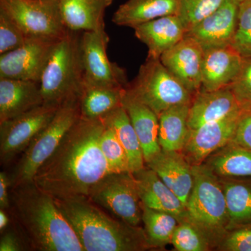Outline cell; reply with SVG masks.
<instances>
[{
    "instance_id": "25",
    "label": "cell",
    "mask_w": 251,
    "mask_h": 251,
    "mask_svg": "<svg viewBox=\"0 0 251 251\" xmlns=\"http://www.w3.org/2000/svg\"><path fill=\"white\" fill-rule=\"evenodd\" d=\"M125 87L94 85L83 80L80 95V116L100 119L122 105Z\"/></svg>"
},
{
    "instance_id": "15",
    "label": "cell",
    "mask_w": 251,
    "mask_h": 251,
    "mask_svg": "<svg viewBox=\"0 0 251 251\" xmlns=\"http://www.w3.org/2000/svg\"><path fill=\"white\" fill-rule=\"evenodd\" d=\"M239 6L234 0H225L216 11L186 31L185 36L196 39L204 50L231 45L237 27Z\"/></svg>"
},
{
    "instance_id": "35",
    "label": "cell",
    "mask_w": 251,
    "mask_h": 251,
    "mask_svg": "<svg viewBox=\"0 0 251 251\" xmlns=\"http://www.w3.org/2000/svg\"><path fill=\"white\" fill-rule=\"evenodd\" d=\"M27 38L10 16L0 10V54L22 46Z\"/></svg>"
},
{
    "instance_id": "6",
    "label": "cell",
    "mask_w": 251,
    "mask_h": 251,
    "mask_svg": "<svg viewBox=\"0 0 251 251\" xmlns=\"http://www.w3.org/2000/svg\"><path fill=\"white\" fill-rule=\"evenodd\" d=\"M79 96L59 105L50 122L31 140L9 176L11 188L33 182L38 170L54 153L62 138L80 118Z\"/></svg>"
},
{
    "instance_id": "24",
    "label": "cell",
    "mask_w": 251,
    "mask_h": 251,
    "mask_svg": "<svg viewBox=\"0 0 251 251\" xmlns=\"http://www.w3.org/2000/svg\"><path fill=\"white\" fill-rule=\"evenodd\" d=\"M179 0H127L120 5L112 16L119 26L135 27L171 15H179Z\"/></svg>"
},
{
    "instance_id": "40",
    "label": "cell",
    "mask_w": 251,
    "mask_h": 251,
    "mask_svg": "<svg viewBox=\"0 0 251 251\" xmlns=\"http://www.w3.org/2000/svg\"><path fill=\"white\" fill-rule=\"evenodd\" d=\"M11 188L9 176L5 172L0 173V209H9L11 206L9 189Z\"/></svg>"
},
{
    "instance_id": "5",
    "label": "cell",
    "mask_w": 251,
    "mask_h": 251,
    "mask_svg": "<svg viewBox=\"0 0 251 251\" xmlns=\"http://www.w3.org/2000/svg\"><path fill=\"white\" fill-rule=\"evenodd\" d=\"M80 33L69 29L54 44L39 82L44 103L60 105L80 95L84 80Z\"/></svg>"
},
{
    "instance_id": "8",
    "label": "cell",
    "mask_w": 251,
    "mask_h": 251,
    "mask_svg": "<svg viewBox=\"0 0 251 251\" xmlns=\"http://www.w3.org/2000/svg\"><path fill=\"white\" fill-rule=\"evenodd\" d=\"M88 197L101 209L127 224L140 226L143 222V204L130 172L107 175L92 188Z\"/></svg>"
},
{
    "instance_id": "26",
    "label": "cell",
    "mask_w": 251,
    "mask_h": 251,
    "mask_svg": "<svg viewBox=\"0 0 251 251\" xmlns=\"http://www.w3.org/2000/svg\"><path fill=\"white\" fill-rule=\"evenodd\" d=\"M220 178L251 177V150L229 142L204 162Z\"/></svg>"
},
{
    "instance_id": "19",
    "label": "cell",
    "mask_w": 251,
    "mask_h": 251,
    "mask_svg": "<svg viewBox=\"0 0 251 251\" xmlns=\"http://www.w3.org/2000/svg\"><path fill=\"white\" fill-rule=\"evenodd\" d=\"M146 166L158 175L186 206L193 188L194 176L193 166L182 152L161 150Z\"/></svg>"
},
{
    "instance_id": "12",
    "label": "cell",
    "mask_w": 251,
    "mask_h": 251,
    "mask_svg": "<svg viewBox=\"0 0 251 251\" xmlns=\"http://www.w3.org/2000/svg\"><path fill=\"white\" fill-rule=\"evenodd\" d=\"M57 41L27 37L22 46L1 54L0 78L40 82L42 73Z\"/></svg>"
},
{
    "instance_id": "11",
    "label": "cell",
    "mask_w": 251,
    "mask_h": 251,
    "mask_svg": "<svg viewBox=\"0 0 251 251\" xmlns=\"http://www.w3.org/2000/svg\"><path fill=\"white\" fill-rule=\"evenodd\" d=\"M59 105L44 103L0 122V158L1 163L12 161L27 148L41 130L53 118Z\"/></svg>"
},
{
    "instance_id": "21",
    "label": "cell",
    "mask_w": 251,
    "mask_h": 251,
    "mask_svg": "<svg viewBox=\"0 0 251 251\" xmlns=\"http://www.w3.org/2000/svg\"><path fill=\"white\" fill-rule=\"evenodd\" d=\"M44 103L39 82L0 78V122Z\"/></svg>"
},
{
    "instance_id": "10",
    "label": "cell",
    "mask_w": 251,
    "mask_h": 251,
    "mask_svg": "<svg viewBox=\"0 0 251 251\" xmlns=\"http://www.w3.org/2000/svg\"><path fill=\"white\" fill-rule=\"evenodd\" d=\"M109 41L105 27L81 31L80 52L84 81L97 85L125 87L128 83L125 71L112 62L107 54Z\"/></svg>"
},
{
    "instance_id": "18",
    "label": "cell",
    "mask_w": 251,
    "mask_h": 251,
    "mask_svg": "<svg viewBox=\"0 0 251 251\" xmlns=\"http://www.w3.org/2000/svg\"><path fill=\"white\" fill-rule=\"evenodd\" d=\"M142 204L150 209L165 211L180 221L186 219L184 203L148 166L133 173Z\"/></svg>"
},
{
    "instance_id": "41",
    "label": "cell",
    "mask_w": 251,
    "mask_h": 251,
    "mask_svg": "<svg viewBox=\"0 0 251 251\" xmlns=\"http://www.w3.org/2000/svg\"><path fill=\"white\" fill-rule=\"evenodd\" d=\"M9 222V218L6 213V210L2 209H0V231L1 233L4 232L5 229L8 227Z\"/></svg>"
},
{
    "instance_id": "23",
    "label": "cell",
    "mask_w": 251,
    "mask_h": 251,
    "mask_svg": "<svg viewBox=\"0 0 251 251\" xmlns=\"http://www.w3.org/2000/svg\"><path fill=\"white\" fill-rule=\"evenodd\" d=\"M112 0H61L59 11L69 30L92 31L105 27L104 15Z\"/></svg>"
},
{
    "instance_id": "1",
    "label": "cell",
    "mask_w": 251,
    "mask_h": 251,
    "mask_svg": "<svg viewBox=\"0 0 251 251\" xmlns=\"http://www.w3.org/2000/svg\"><path fill=\"white\" fill-rule=\"evenodd\" d=\"M103 128L102 118L80 116L38 170L34 184L55 199L88 197L99 181L113 173L99 143Z\"/></svg>"
},
{
    "instance_id": "43",
    "label": "cell",
    "mask_w": 251,
    "mask_h": 251,
    "mask_svg": "<svg viewBox=\"0 0 251 251\" xmlns=\"http://www.w3.org/2000/svg\"><path fill=\"white\" fill-rule=\"evenodd\" d=\"M234 1H237V2L240 4V3L243 2V1H246V0H234Z\"/></svg>"
},
{
    "instance_id": "30",
    "label": "cell",
    "mask_w": 251,
    "mask_h": 251,
    "mask_svg": "<svg viewBox=\"0 0 251 251\" xmlns=\"http://www.w3.org/2000/svg\"><path fill=\"white\" fill-rule=\"evenodd\" d=\"M142 221L152 249H161L171 244L173 234L179 224L178 219L169 213L150 209L143 204Z\"/></svg>"
},
{
    "instance_id": "34",
    "label": "cell",
    "mask_w": 251,
    "mask_h": 251,
    "mask_svg": "<svg viewBox=\"0 0 251 251\" xmlns=\"http://www.w3.org/2000/svg\"><path fill=\"white\" fill-rule=\"evenodd\" d=\"M232 47L243 58L251 57V0L240 3Z\"/></svg>"
},
{
    "instance_id": "17",
    "label": "cell",
    "mask_w": 251,
    "mask_h": 251,
    "mask_svg": "<svg viewBox=\"0 0 251 251\" xmlns=\"http://www.w3.org/2000/svg\"><path fill=\"white\" fill-rule=\"evenodd\" d=\"M239 103L230 87L206 91L201 89L193 96L190 105L188 125L190 130L216 121L239 110Z\"/></svg>"
},
{
    "instance_id": "36",
    "label": "cell",
    "mask_w": 251,
    "mask_h": 251,
    "mask_svg": "<svg viewBox=\"0 0 251 251\" xmlns=\"http://www.w3.org/2000/svg\"><path fill=\"white\" fill-rule=\"evenodd\" d=\"M229 87L241 106L251 111V57L244 58L240 72Z\"/></svg>"
},
{
    "instance_id": "39",
    "label": "cell",
    "mask_w": 251,
    "mask_h": 251,
    "mask_svg": "<svg viewBox=\"0 0 251 251\" xmlns=\"http://www.w3.org/2000/svg\"><path fill=\"white\" fill-rule=\"evenodd\" d=\"M22 243L14 232H4L0 239V251H23Z\"/></svg>"
},
{
    "instance_id": "13",
    "label": "cell",
    "mask_w": 251,
    "mask_h": 251,
    "mask_svg": "<svg viewBox=\"0 0 251 251\" xmlns=\"http://www.w3.org/2000/svg\"><path fill=\"white\" fill-rule=\"evenodd\" d=\"M248 110H239L216 121L190 130L182 152L192 166L201 165L212 153L232 141L242 117Z\"/></svg>"
},
{
    "instance_id": "32",
    "label": "cell",
    "mask_w": 251,
    "mask_h": 251,
    "mask_svg": "<svg viewBox=\"0 0 251 251\" xmlns=\"http://www.w3.org/2000/svg\"><path fill=\"white\" fill-rule=\"evenodd\" d=\"M171 244L177 251H207L211 249L204 234L187 220L178 224Z\"/></svg>"
},
{
    "instance_id": "7",
    "label": "cell",
    "mask_w": 251,
    "mask_h": 251,
    "mask_svg": "<svg viewBox=\"0 0 251 251\" xmlns=\"http://www.w3.org/2000/svg\"><path fill=\"white\" fill-rule=\"evenodd\" d=\"M125 89L158 117L176 105L191 103L193 97L160 59L147 58L134 80L128 82Z\"/></svg>"
},
{
    "instance_id": "4",
    "label": "cell",
    "mask_w": 251,
    "mask_h": 251,
    "mask_svg": "<svg viewBox=\"0 0 251 251\" xmlns=\"http://www.w3.org/2000/svg\"><path fill=\"white\" fill-rule=\"evenodd\" d=\"M194 182L186 203V219L209 241L219 247L229 232V216L219 176L205 163L193 166Z\"/></svg>"
},
{
    "instance_id": "20",
    "label": "cell",
    "mask_w": 251,
    "mask_h": 251,
    "mask_svg": "<svg viewBox=\"0 0 251 251\" xmlns=\"http://www.w3.org/2000/svg\"><path fill=\"white\" fill-rule=\"evenodd\" d=\"M133 29L135 36L148 47L149 59H160L162 54L179 43L186 32L177 15L157 18Z\"/></svg>"
},
{
    "instance_id": "29",
    "label": "cell",
    "mask_w": 251,
    "mask_h": 251,
    "mask_svg": "<svg viewBox=\"0 0 251 251\" xmlns=\"http://www.w3.org/2000/svg\"><path fill=\"white\" fill-rule=\"evenodd\" d=\"M102 119L116 132L128 156L130 173H134L143 168L145 161L139 138L123 106L115 109Z\"/></svg>"
},
{
    "instance_id": "27",
    "label": "cell",
    "mask_w": 251,
    "mask_h": 251,
    "mask_svg": "<svg viewBox=\"0 0 251 251\" xmlns=\"http://www.w3.org/2000/svg\"><path fill=\"white\" fill-rule=\"evenodd\" d=\"M219 179L227 203L229 232L251 225V177Z\"/></svg>"
},
{
    "instance_id": "22",
    "label": "cell",
    "mask_w": 251,
    "mask_h": 251,
    "mask_svg": "<svg viewBox=\"0 0 251 251\" xmlns=\"http://www.w3.org/2000/svg\"><path fill=\"white\" fill-rule=\"evenodd\" d=\"M122 105L128 113L139 138L146 164L161 151L158 142V115L151 109L132 97L125 87L122 94Z\"/></svg>"
},
{
    "instance_id": "14",
    "label": "cell",
    "mask_w": 251,
    "mask_h": 251,
    "mask_svg": "<svg viewBox=\"0 0 251 251\" xmlns=\"http://www.w3.org/2000/svg\"><path fill=\"white\" fill-rule=\"evenodd\" d=\"M204 49L191 36L184 37L162 54L160 60L193 96L202 87Z\"/></svg>"
},
{
    "instance_id": "31",
    "label": "cell",
    "mask_w": 251,
    "mask_h": 251,
    "mask_svg": "<svg viewBox=\"0 0 251 251\" xmlns=\"http://www.w3.org/2000/svg\"><path fill=\"white\" fill-rule=\"evenodd\" d=\"M103 122L104 128L99 143L110 169L113 173L130 172L128 156L117 137L116 132L111 126Z\"/></svg>"
},
{
    "instance_id": "3",
    "label": "cell",
    "mask_w": 251,
    "mask_h": 251,
    "mask_svg": "<svg viewBox=\"0 0 251 251\" xmlns=\"http://www.w3.org/2000/svg\"><path fill=\"white\" fill-rule=\"evenodd\" d=\"M85 251H143L152 249L145 229L115 219L87 196L55 199Z\"/></svg>"
},
{
    "instance_id": "38",
    "label": "cell",
    "mask_w": 251,
    "mask_h": 251,
    "mask_svg": "<svg viewBox=\"0 0 251 251\" xmlns=\"http://www.w3.org/2000/svg\"><path fill=\"white\" fill-rule=\"evenodd\" d=\"M232 142L251 150V111L241 119Z\"/></svg>"
},
{
    "instance_id": "37",
    "label": "cell",
    "mask_w": 251,
    "mask_h": 251,
    "mask_svg": "<svg viewBox=\"0 0 251 251\" xmlns=\"http://www.w3.org/2000/svg\"><path fill=\"white\" fill-rule=\"evenodd\" d=\"M218 249L225 251H251V225L229 231Z\"/></svg>"
},
{
    "instance_id": "16",
    "label": "cell",
    "mask_w": 251,
    "mask_h": 251,
    "mask_svg": "<svg viewBox=\"0 0 251 251\" xmlns=\"http://www.w3.org/2000/svg\"><path fill=\"white\" fill-rule=\"evenodd\" d=\"M243 61L232 45L204 50L201 89L214 91L229 87L240 72Z\"/></svg>"
},
{
    "instance_id": "2",
    "label": "cell",
    "mask_w": 251,
    "mask_h": 251,
    "mask_svg": "<svg viewBox=\"0 0 251 251\" xmlns=\"http://www.w3.org/2000/svg\"><path fill=\"white\" fill-rule=\"evenodd\" d=\"M10 201L15 217L34 250L85 251L54 198L34 181L11 188Z\"/></svg>"
},
{
    "instance_id": "33",
    "label": "cell",
    "mask_w": 251,
    "mask_h": 251,
    "mask_svg": "<svg viewBox=\"0 0 251 251\" xmlns=\"http://www.w3.org/2000/svg\"><path fill=\"white\" fill-rule=\"evenodd\" d=\"M225 0H179V17L186 31L216 11Z\"/></svg>"
},
{
    "instance_id": "28",
    "label": "cell",
    "mask_w": 251,
    "mask_h": 251,
    "mask_svg": "<svg viewBox=\"0 0 251 251\" xmlns=\"http://www.w3.org/2000/svg\"><path fill=\"white\" fill-rule=\"evenodd\" d=\"M190 105L191 103L176 105L158 117V142L162 150L182 151L190 132L188 125Z\"/></svg>"
},
{
    "instance_id": "42",
    "label": "cell",
    "mask_w": 251,
    "mask_h": 251,
    "mask_svg": "<svg viewBox=\"0 0 251 251\" xmlns=\"http://www.w3.org/2000/svg\"><path fill=\"white\" fill-rule=\"evenodd\" d=\"M39 1H53V2H60L61 0H39Z\"/></svg>"
},
{
    "instance_id": "9",
    "label": "cell",
    "mask_w": 251,
    "mask_h": 251,
    "mask_svg": "<svg viewBox=\"0 0 251 251\" xmlns=\"http://www.w3.org/2000/svg\"><path fill=\"white\" fill-rule=\"evenodd\" d=\"M4 11L27 37L57 41L69 29L63 23L59 2L39 0H0Z\"/></svg>"
}]
</instances>
